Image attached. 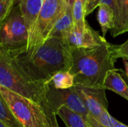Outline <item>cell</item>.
Masks as SVG:
<instances>
[{"mask_svg":"<svg viewBox=\"0 0 128 127\" xmlns=\"http://www.w3.org/2000/svg\"><path fill=\"white\" fill-rule=\"evenodd\" d=\"M112 51L116 59L123 58L128 61V39L121 45H112Z\"/></svg>","mask_w":128,"mask_h":127,"instance_id":"cell-19","label":"cell"},{"mask_svg":"<svg viewBox=\"0 0 128 127\" xmlns=\"http://www.w3.org/2000/svg\"><path fill=\"white\" fill-rule=\"evenodd\" d=\"M72 67L69 72L74 79V85L104 88L107 73L116 69L112 44L92 48H78L70 51Z\"/></svg>","mask_w":128,"mask_h":127,"instance_id":"cell-2","label":"cell"},{"mask_svg":"<svg viewBox=\"0 0 128 127\" xmlns=\"http://www.w3.org/2000/svg\"><path fill=\"white\" fill-rule=\"evenodd\" d=\"M64 6V0H44L25 52H33L48 37Z\"/></svg>","mask_w":128,"mask_h":127,"instance_id":"cell-6","label":"cell"},{"mask_svg":"<svg viewBox=\"0 0 128 127\" xmlns=\"http://www.w3.org/2000/svg\"><path fill=\"white\" fill-rule=\"evenodd\" d=\"M100 4H107L114 13V24L118 18V7H117V0H100Z\"/></svg>","mask_w":128,"mask_h":127,"instance_id":"cell-24","label":"cell"},{"mask_svg":"<svg viewBox=\"0 0 128 127\" xmlns=\"http://www.w3.org/2000/svg\"><path fill=\"white\" fill-rule=\"evenodd\" d=\"M63 43L68 49L71 51L78 48H95L106 44L108 42L104 37L100 35L98 31L92 29L88 24L86 23L83 31L76 30L74 27L70 34Z\"/></svg>","mask_w":128,"mask_h":127,"instance_id":"cell-9","label":"cell"},{"mask_svg":"<svg viewBox=\"0 0 128 127\" xmlns=\"http://www.w3.org/2000/svg\"><path fill=\"white\" fill-rule=\"evenodd\" d=\"M0 121L6 127H22L0 94Z\"/></svg>","mask_w":128,"mask_h":127,"instance_id":"cell-16","label":"cell"},{"mask_svg":"<svg viewBox=\"0 0 128 127\" xmlns=\"http://www.w3.org/2000/svg\"><path fill=\"white\" fill-rule=\"evenodd\" d=\"M119 71H120V72L122 73L121 74H122V77H123V79H124V81L126 82V83H127V85H128V77H127V76H125V75H124V73H122V70H119Z\"/></svg>","mask_w":128,"mask_h":127,"instance_id":"cell-27","label":"cell"},{"mask_svg":"<svg viewBox=\"0 0 128 127\" xmlns=\"http://www.w3.org/2000/svg\"><path fill=\"white\" fill-rule=\"evenodd\" d=\"M71 6L64 4L62 13L52 29L49 37H56L64 41L74 28Z\"/></svg>","mask_w":128,"mask_h":127,"instance_id":"cell-11","label":"cell"},{"mask_svg":"<svg viewBox=\"0 0 128 127\" xmlns=\"http://www.w3.org/2000/svg\"><path fill=\"white\" fill-rule=\"evenodd\" d=\"M0 94L22 127H50L46 114L40 104L1 86Z\"/></svg>","mask_w":128,"mask_h":127,"instance_id":"cell-4","label":"cell"},{"mask_svg":"<svg viewBox=\"0 0 128 127\" xmlns=\"http://www.w3.org/2000/svg\"><path fill=\"white\" fill-rule=\"evenodd\" d=\"M124 70H122V73L128 78V61L124 60Z\"/></svg>","mask_w":128,"mask_h":127,"instance_id":"cell-25","label":"cell"},{"mask_svg":"<svg viewBox=\"0 0 128 127\" xmlns=\"http://www.w3.org/2000/svg\"><path fill=\"white\" fill-rule=\"evenodd\" d=\"M117 7L118 18L111 30L114 37L128 31V0H117Z\"/></svg>","mask_w":128,"mask_h":127,"instance_id":"cell-13","label":"cell"},{"mask_svg":"<svg viewBox=\"0 0 128 127\" xmlns=\"http://www.w3.org/2000/svg\"><path fill=\"white\" fill-rule=\"evenodd\" d=\"M98 20L101 27L103 37H105L109 30L114 26V13L106 4H100L98 13Z\"/></svg>","mask_w":128,"mask_h":127,"instance_id":"cell-14","label":"cell"},{"mask_svg":"<svg viewBox=\"0 0 128 127\" xmlns=\"http://www.w3.org/2000/svg\"><path fill=\"white\" fill-rule=\"evenodd\" d=\"M26 48L9 52L23 73L38 84L45 85L57 73L69 71L72 67L70 51L58 38L48 37L31 53L26 52Z\"/></svg>","mask_w":128,"mask_h":127,"instance_id":"cell-1","label":"cell"},{"mask_svg":"<svg viewBox=\"0 0 128 127\" xmlns=\"http://www.w3.org/2000/svg\"><path fill=\"white\" fill-rule=\"evenodd\" d=\"M0 127H5V126H4V124H3L2 123V122L0 121Z\"/></svg>","mask_w":128,"mask_h":127,"instance_id":"cell-29","label":"cell"},{"mask_svg":"<svg viewBox=\"0 0 128 127\" xmlns=\"http://www.w3.org/2000/svg\"><path fill=\"white\" fill-rule=\"evenodd\" d=\"M56 115L62 120L66 127H88L86 122L80 115L65 106L61 107Z\"/></svg>","mask_w":128,"mask_h":127,"instance_id":"cell-15","label":"cell"},{"mask_svg":"<svg viewBox=\"0 0 128 127\" xmlns=\"http://www.w3.org/2000/svg\"><path fill=\"white\" fill-rule=\"evenodd\" d=\"M28 34L19 6L14 4L0 28V46L16 50L26 47Z\"/></svg>","mask_w":128,"mask_h":127,"instance_id":"cell-7","label":"cell"},{"mask_svg":"<svg viewBox=\"0 0 128 127\" xmlns=\"http://www.w3.org/2000/svg\"><path fill=\"white\" fill-rule=\"evenodd\" d=\"M118 71L119 70L116 68L107 73L104 82V88L116 93L128 101V85Z\"/></svg>","mask_w":128,"mask_h":127,"instance_id":"cell-12","label":"cell"},{"mask_svg":"<svg viewBox=\"0 0 128 127\" xmlns=\"http://www.w3.org/2000/svg\"><path fill=\"white\" fill-rule=\"evenodd\" d=\"M44 1V0H14V4H17L21 10L28 30V40L32 35Z\"/></svg>","mask_w":128,"mask_h":127,"instance_id":"cell-10","label":"cell"},{"mask_svg":"<svg viewBox=\"0 0 128 127\" xmlns=\"http://www.w3.org/2000/svg\"><path fill=\"white\" fill-rule=\"evenodd\" d=\"M74 1H75V0H64V2L65 4L71 6V7H73Z\"/></svg>","mask_w":128,"mask_h":127,"instance_id":"cell-26","label":"cell"},{"mask_svg":"<svg viewBox=\"0 0 128 127\" xmlns=\"http://www.w3.org/2000/svg\"><path fill=\"white\" fill-rule=\"evenodd\" d=\"M115 127H128V126L122 124V123H121V122H119L116 126H115Z\"/></svg>","mask_w":128,"mask_h":127,"instance_id":"cell-28","label":"cell"},{"mask_svg":"<svg viewBox=\"0 0 128 127\" xmlns=\"http://www.w3.org/2000/svg\"><path fill=\"white\" fill-rule=\"evenodd\" d=\"M43 108H44V111H45V112L46 114L50 127H59L58 121H57V119H56V115L54 114L52 112H51L50 110V109L48 108L46 104H45L43 106Z\"/></svg>","mask_w":128,"mask_h":127,"instance_id":"cell-23","label":"cell"},{"mask_svg":"<svg viewBox=\"0 0 128 127\" xmlns=\"http://www.w3.org/2000/svg\"><path fill=\"white\" fill-rule=\"evenodd\" d=\"M45 96L46 104L54 114L57 115L59 109L65 106L80 115L88 127H101L98 121L89 115L83 100L74 86L68 89H57L50 81L45 84Z\"/></svg>","mask_w":128,"mask_h":127,"instance_id":"cell-5","label":"cell"},{"mask_svg":"<svg viewBox=\"0 0 128 127\" xmlns=\"http://www.w3.org/2000/svg\"><path fill=\"white\" fill-rule=\"evenodd\" d=\"M98 123L101 127H115L119 121L110 115L108 110L104 111L98 120Z\"/></svg>","mask_w":128,"mask_h":127,"instance_id":"cell-21","label":"cell"},{"mask_svg":"<svg viewBox=\"0 0 128 127\" xmlns=\"http://www.w3.org/2000/svg\"><path fill=\"white\" fill-rule=\"evenodd\" d=\"M72 14L74 28L79 31H83L87 23L85 19L86 14L83 0H75L72 7Z\"/></svg>","mask_w":128,"mask_h":127,"instance_id":"cell-17","label":"cell"},{"mask_svg":"<svg viewBox=\"0 0 128 127\" xmlns=\"http://www.w3.org/2000/svg\"><path fill=\"white\" fill-rule=\"evenodd\" d=\"M0 86L27 97L42 107L46 104L45 85L28 77L14 61L8 49L0 46Z\"/></svg>","mask_w":128,"mask_h":127,"instance_id":"cell-3","label":"cell"},{"mask_svg":"<svg viewBox=\"0 0 128 127\" xmlns=\"http://www.w3.org/2000/svg\"><path fill=\"white\" fill-rule=\"evenodd\" d=\"M14 5V0H0V28Z\"/></svg>","mask_w":128,"mask_h":127,"instance_id":"cell-20","label":"cell"},{"mask_svg":"<svg viewBox=\"0 0 128 127\" xmlns=\"http://www.w3.org/2000/svg\"><path fill=\"white\" fill-rule=\"evenodd\" d=\"M57 89H68L74 86V79L69 71H61L52 76L50 80Z\"/></svg>","mask_w":128,"mask_h":127,"instance_id":"cell-18","label":"cell"},{"mask_svg":"<svg viewBox=\"0 0 128 127\" xmlns=\"http://www.w3.org/2000/svg\"><path fill=\"white\" fill-rule=\"evenodd\" d=\"M74 88L83 100L91 117L98 121L101 114L108 110L106 89L104 88H89L82 85H74Z\"/></svg>","mask_w":128,"mask_h":127,"instance_id":"cell-8","label":"cell"},{"mask_svg":"<svg viewBox=\"0 0 128 127\" xmlns=\"http://www.w3.org/2000/svg\"><path fill=\"white\" fill-rule=\"evenodd\" d=\"M86 16L90 14L100 4V0H83Z\"/></svg>","mask_w":128,"mask_h":127,"instance_id":"cell-22","label":"cell"}]
</instances>
